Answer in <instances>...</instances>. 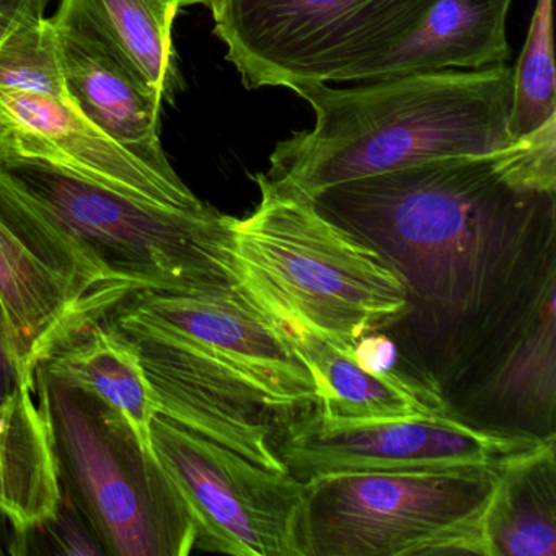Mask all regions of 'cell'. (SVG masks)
I'll use <instances>...</instances> for the list:
<instances>
[{"mask_svg":"<svg viewBox=\"0 0 556 556\" xmlns=\"http://www.w3.org/2000/svg\"><path fill=\"white\" fill-rule=\"evenodd\" d=\"M292 90L314 110L315 126L279 142L265 175L305 197L435 159L493 154L516 142L514 70L507 66Z\"/></svg>","mask_w":556,"mask_h":556,"instance_id":"1","label":"cell"},{"mask_svg":"<svg viewBox=\"0 0 556 556\" xmlns=\"http://www.w3.org/2000/svg\"><path fill=\"white\" fill-rule=\"evenodd\" d=\"M258 206L232 219L233 279L266 314L346 343L399 324L408 286L379 250L305 194L256 175Z\"/></svg>","mask_w":556,"mask_h":556,"instance_id":"2","label":"cell"},{"mask_svg":"<svg viewBox=\"0 0 556 556\" xmlns=\"http://www.w3.org/2000/svg\"><path fill=\"white\" fill-rule=\"evenodd\" d=\"M35 396L47 419L61 486L106 555H190L197 546L190 513L128 419L40 367Z\"/></svg>","mask_w":556,"mask_h":556,"instance_id":"3","label":"cell"},{"mask_svg":"<svg viewBox=\"0 0 556 556\" xmlns=\"http://www.w3.org/2000/svg\"><path fill=\"white\" fill-rule=\"evenodd\" d=\"M0 167L115 285L131 292L236 285L233 217L210 204L185 211L136 200L37 159L15 157Z\"/></svg>","mask_w":556,"mask_h":556,"instance_id":"4","label":"cell"},{"mask_svg":"<svg viewBox=\"0 0 556 556\" xmlns=\"http://www.w3.org/2000/svg\"><path fill=\"white\" fill-rule=\"evenodd\" d=\"M247 89L356 83L438 0H198Z\"/></svg>","mask_w":556,"mask_h":556,"instance_id":"5","label":"cell"},{"mask_svg":"<svg viewBox=\"0 0 556 556\" xmlns=\"http://www.w3.org/2000/svg\"><path fill=\"white\" fill-rule=\"evenodd\" d=\"M496 471L340 473L305 484L304 556H486Z\"/></svg>","mask_w":556,"mask_h":556,"instance_id":"6","label":"cell"},{"mask_svg":"<svg viewBox=\"0 0 556 556\" xmlns=\"http://www.w3.org/2000/svg\"><path fill=\"white\" fill-rule=\"evenodd\" d=\"M129 294L0 167V304L24 380L35 383L38 363L64 334Z\"/></svg>","mask_w":556,"mask_h":556,"instance_id":"7","label":"cell"},{"mask_svg":"<svg viewBox=\"0 0 556 556\" xmlns=\"http://www.w3.org/2000/svg\"><path fill=\"white\" fill-rule=\"evenodd\" d=\"M151 445L197 530L194 548L233 556H304L305 484L164 416Z\"/></svg>","mask_w":556,"mask_h":556,"instance_id":"8","label":"cell"},{"mask_svg":"<svg viewBox=\"0 0 556 556\" xmlns=\"http://www.w3.org/2000/svg\"><path fill=\"white\" fill-rule=\"evenodd\" d=\"M553 435L478 428L448 413L338 422L314 412L285 429L278 454L302 483L340 473H471L501 470Z\"/></svg>","mask_w":556,"mask_h":556,"instance_id":"9","label":"cell"},{"mask_svg":"<svg viewBox=\"0 0 556 556\" xmlns=\"http://www.w3.org/2000/svg\"><path fill=\"white\" fill-rule=\"evenodd\" d=\"M112 324L170 334L226 364L285 408L317 406V387L276 321L237 285L131 292Z\"/></svg>","mask_w":556,"mask_h":556,"instance_id":"10","label":"cell"},{"mask_svg":"<svg viewBox=\"0 0 556 556\" xmlns=\"http://www.w3.org/2000/svg\"><path fill=\"white\" fill-rule=\"evenodd\" d=\"M115 327L138 348L155 415L211 439L253 464L289 473L278 454V439L282 435V416L291 409L180 338Z\"/></svg>","mask_w":556,"mask_h":556,"instance_id":"11","label":"cell"},{"mask_svg":"<svg viewBox=\"0 0 556 556\" xmlns=\"http://www.w3.org/2000/svg\"><path fill=\"white\" fill-rule=\"evenodd\" d=\"M0 109L17 131L18 157L61 170L136 200L174 210L207 206L180 177H167L84 118L67 100L0 87Z\"/></svg>","mask_w":556,"mask_h":556,"instance_id":"12","label":"cell"},{"mask_svg":"<svg viewBox=\"0 0 556 556\" xmlns=\"http://www.w3.org/2000/svg\"><path fill=\"white\" fill-rule=\"evenodd\" d=\"M548 256L530 279L513 325L481 364L478 399L553 432L556 400V271Z\"/></svg>","mask_w":556,"mask_h":556,"instance_id":"13","label":"cell"},{"mask_svg":"<svg viewBox=\"0 0 556 556\" xmlns=\"http://www.w3.org/2000/svg\"><path fill=\"white\" fill-rule=\"evenodd\" d=\"M271 317V315H269ZM317 387L315 413L338 422L383 421L448 413L435 387L402 374H372L354 357V344L271 317Z\"/></svg>","mask_w":556,"mask_h":556,"instance_id":"14","label":"cell"},{"mask_svg":"<svg viewBox=\"0 0 556 556\" xmlns=\"http://www.w3.org/2000/svg\"><path fill=\"white\" fill-rule=\"evenodd\" d=\"M66 99L84 118L167 177H177L161 141L164 100L90 41L60 30Z\"/></svg>","mask_w":556,"mask_h":556,"instance_id":"15","label":"cell"},{"mask_svg":"<svg viewBox=\"0 0 556 556\" xmlns=\"http://www.w3.org/2000/svg\"><path fill=\"white\" fill-rule=\"evenodd\" d=\"M198 0H61L54 25L105 51L162 100L174 102L181 76L174 24Z\"/></svg>","mask_w":556,"mask_h":556,"instance_id":"16","label":"cell"},{"mask_svg":"<svg viewBox=\"0 0 556 556\" xmlns=\"http://www.w3.org/2000/svg\"><path fill=\"white\" fill-rule=\"evenodd\" d=\"M510 0H438L421 27L392 53L370 64L356 83L506 66L510 61L506 22Z\"/></svg>","mask_w":556,"mask_h":556,"instance_id":"17","label":"cell"},{"mask_svg":"<svg viewBox=\"0 0 556 556\" xmlns=\"http://www.w3.org/2000/svg\"><path fill=\"white\" fill-rule=\"evenodd\" d=\"M37 367L109 403L152 448L155 408L141 356L131 338L106 315L90 318L64 334Z\"/></svg>","mask_w":556,"mask_h":556,"instance_id":"18","label":"cell"},{"mask_svg":"<svg viewBox=\"0 0 556 556\" xmlns=\"http://www.w3.org/2000/svg\"><path fill=\"white\" fill-rule=\"evenodd\" d=\"M60 473L47 419L34 383L0 405V517L14 530L30 529L60 506Z\"/></svg>","mask_w":556,"mask_h":556,"instance_id":"19","label":"cell"},{"mask_svg":"<svg viewBox=\"0 0 556 556\" xmlns=\"http://www.w3.org/2000/svg\"><path fill=\"white\" fill-rule=\"evenodd\" d=\"M484 539L486 556H556L555 435L496 471Z\"/></svg>","mask_w":556,"mask_h":556,"instance_id":"20","label":"cell"},{"mask_svg":"<svg viewBox=\"0 0 556 556\" xmlns=\"http://www.w3.org/2000/svg\"><path fill=\"white\" fill-rule=\"evenodd\" d=\"M552 0H536L526 47L514 71L510 135L516 141L556 118Z\"/></svg>","mask_w":556,"mask_h":556,"instance_id":"21","label":"cell"},{"mask_svg":"<svg viewBox=\"0 0 556 556\" xmlns=\"http://www.w3.org/2000/svg\"><path fill=\"white\" fill-rule=\"evenodd\" d=\"M0 87L67 100L53 18H30L0 43Z\"/></svg>","mask_w":556,"mask_h":556,"instance_id":"22","label":"cell"},{"mask_svg":"<svg viewBox=\"0 0 556 556\" xmlns=\"http://www.w3.org/2000/svg\"><path fill=\"white\" fill-rule=\"evenodd\" d=\"M63 490V486H61ZM12 555H106L79 507L63 490L60 506L48 519L25 530H14Z\"/></svg>","mask_w":556,"mask_h":556,"instance_id":"23","label":"cell"},{"mask_svg":"<svg viewBox=\"0 0 556 556\" xmlns=\"http://www.w3.org/2000/svg\"><path fill=\"white\" fill-rule=\"evenodd\" d=\"M354 357L367 372H392L399 361V348L387 334H364L354 343Z\"/></svg>","mask_w":556,"mask_h":556,"instance_id":"24","label":"cell"},{"mask_svg":"<svg viewBox=\"0 0 556 556\" xmlns=\"http://www.w3.org/2000/svg\"><path fill=\"white\" fill-rule=\"evenodd\" d=\"M24 383V380L12 351L11 337H9L8 320L4 308L0 304V405L11 399ZM35 386V383H34Z\"/></svg>","mask_w":556,"mask_h":556,"instance_id":"25","label":"cell"},{"mask_svg":"<svg viewBox=\"0 0 556 556\" xmlns=\"http://www.w3.org/2000/svg\"><path fill=\"white\" fill-rule=\"evenodd\" d=\"M50 0H0V43L24 22L45 15Z\"/></svg>","mask_w":556,"mask_h":556,"instance_id":"26","label":"cell"},{"mask_svg":"<svg viewBox=\"0 0 556 556\" xmlns=\"http://www.w3.org/2000/svg\"><path fill=\"white\" fill-rule=\"evenodd\" d=\"M18 157L17 131L8 113L0 109V165Z\"/></svg>","mask_w":556,"mask_h":556,"instance_id":"27","label":"cell"},{"mask_svg":"<svg viewBox=\"0 0 556 556\" xmlns=\"http://www.w3.org/2000/svg\"><path fill=\"white\" fill-rule=\"evenodd\" d=\"M5 549L4 546H2V542H0V556L4 555Z\"/></svg>","mask_w":556,"mask_h":556,"instance_id":"28","label":"cell"}]
</instances>
